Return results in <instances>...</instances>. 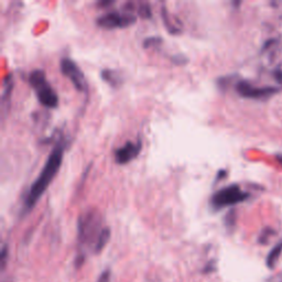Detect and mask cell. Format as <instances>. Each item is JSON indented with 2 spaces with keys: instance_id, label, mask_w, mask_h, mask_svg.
Segmentation results:
<instances>
[{
  "instance_id": "obj_16",
  "label": "cell",
  "mask_w": 282,
  "mask_h": 282,
  "mask_svg": "<svg viewBox=\"0 0 282 282\" xmlns=\"http://www.w3.org/2000/svg\"><path fill=\"white\" fill-rule=\"evenodd\" d=\"M171 61L173 64L177 65H185L188 63V57L183 54H175L171 57Z\"/></svg>"
},
{
  "instance_id": "obj_13",
  "label": "cell",
  "mask_w": 282,
  "mask_h": 282,
  "mask_svg": "<svg viewBox=\"0 0 282 282\" xmlns=\"http://www.w3.org/2000/svg\"><path fill=\"white\" fill-rule=\"evenodd\" d=\"M137 12L142 19H151L152 18V10L150 4L148 2H140L139 7L137 8Z\"/></svg>"
},
{
  "instance_id": "obj_21",
  "label": "cell",
  "mask_w": 282,
  "mask_h": 282,
  "mask_svg": "<svg viewBox=\"0 0 282 282\" xmlns=\"http://www.w3.org/2000/svg\"><path fill=\"white\" fill-rule=\"evenodd\" d=\"M227 175V171L226 170H221L220 172H218V174H217V179H216V181H218V180H221V179H224L225 177Z\"/></svg>"
},
{
  "instance_id": "obj_22",
  "label": "cell",
  "mask_w": 282,
  "mask_h": 282,
  "mask_svg": "<svg viewBox=\"0 0 282 282\" xmlns=\"http://www.w3.org/2000/svg\"><path fill=\"white\" fill-rule=\"evenodd\" d=\"M277 160H278L282 164V154H279V156H277Z\"/></svg>"
},
{
  "instance_id": "obj_3",
  "label": "cell",
  "mask_w": 282,
  "mask_h": 282,
  "mask_svg": "<svg viewBox=\"0 0 282 282\" xmlns=\"http://www.w3.org/2000/svg\"><path fill=\"white\" fill-rule=\"evenodd\" d=\"M29 83L33 87L36 98L42 106L46 108H56L58 105V96L55 90L47 82L44 71L33 70L29 75Z\"/></svg>"
},
{
  "instance_id": "obj_17",
  "label": "cell",
  "mask_w": 282,
  "mask_h": 282,
  "mask_svg": "<svg viewBox=\"0 0 282 282\" xmlns=\"http://www.w3.org/2000/svg\"><path fill=\"white\" fill-rule=\"evenodd\" d=\"M271 235H274V231L270 230V228H267V230H265L262 235H260L259 242L262 244H266L268 242V237H270Z\"/></svg>"
},
{
  "instance_id": "obj_14",
  "label": "cell",
  "mask_w": 282,
  "mask_h": 282,
  "mask_svg": "<svg viewBox=\"0 0 282 282\" xmlns=\"http://www.w3.org/2000/svg\"><path fill=\"white\" fill-rule=\"evenodd\" d=\"M236 218H237L236 211L234 210V209L230 210V212H228L227 214L225 215V217H224V223H225L226 227L227 228H233L234 226H235Z\"/></svg>"
},
{
  "instance_id": "obj_19",
  "label": "cell",
  "mask_w": 282,
  "mask_h": 282,
  "mask_svg": "<svg viewBox=\"0 0 282 282\" xmlns=\"http://www.w3.org/2000/svg\"><path fill=\"white\" fill-rule=\"evenodd\" d=\"M7 254H8V248H7L6 245H3L2 249H1V264H2V268H4V265H6Z\"/></svg>"
},
{
  "instance_id": "obj_11",
  "label": "cell",
  "mask_w": 282,
  "mask_h": 282,
  "mask_svg": "<svg viewBox=\"0 0 282 282\" xmlns=\"http://www.w3.org/2000/svg\"><path fill=\"white\" fill-rule=\"evenodd\" d=\"M281 254H282V242L277 244L276 246L271 249V252L267 256V260H266V263H267L268 268L274 269L276 267V264L278 263Z\"/></svg>"
},
{
  "instance_id": "obj_1",
  "label": "cell",
  "mask_w": 282,
  "mask_h": 282,
  "mask_svg": "<svg viewBox=\"0 0 282 282\" xmlns=\"http://www.w3.org/2000/svg\"><path fill=\"white\" fill-rule=\"evenodd\" d=\"M65 150V141L62 139L58 140L53 150L51 151L49 158L44 164L43 169H42L41 173L39 174L38 179H36L32 185L30 186L28 193L25 195V199L23 201V209H22V215L28 214V213L33 209L35 204L38 203V201L41 199V196L49 188V185L55 178L56 173L60 170V167L63 161V154Z\"/></svg>"
},
{
  "instance_id": "obj_7",
  "label": "cell",
  "mask_w": 282,
  "mask_h": 282,
  "mask_svg": "<svg viewBox=\"0 0 282 282\" xmlns=\"http://www.w3.org/2000/svg\"><path fill=\"white\" fill-rule=\"evenodd\" d=\"M236 92L245 98H253V99H260L269 97L271 95L278 92L277 87L266 86V87H255L247 81H239L236 84Z\"/></svg>"
},
{
  "instance_id": "obj_2",
  "label": "cell",
  "mask_w": 282,
  "mask_h": 282,
  "mask_svg": "<svg viewBox=\"0 0 282 282\" xmlns=\"http://www.w3.org/2000/svg\"><path fill=\"white\" fill-rule=\"evenodd\" d=\"M100 225H102V220H100L99 213L96 211H89L78 218V241L82 247H93L94 250L97 239L103 231Z\"/></svg>"
},
{
  "instance_id": "obj_20",
  "label": "cell",
  "mask_w": 282,
  "mask_h": 282,
  "mask_svg": "<svg viewBox=\"0 0 282 282\" xmlns=\"http://www.w3.org/2000/svg\"><path fill=\"white\" fill-rule=\"evenodd\" d=\"M114 3L113 0H103V1H99L97 3V6L100 8H106V7H109L111 4Z\"/></svg>"
},
{
  "instance_id": "obj_10",
  "label": "cell",
  "mask_w": 282,
  "mask_h": 282,
  "mask_svg": "<svg viewBox=\"0 0 282 282\" xmlns=\"http://www.w3.org/2000/svg\"><path fill=\"white\" fill-rule=\"evenodd\" d=\"M161 17L164 25H166L167 30L171 34H179L182 32V26H180L178 24H175L172 22L171 20V14L168 11V9L166 6H163L161 9Z\"/></svg>"
},
{
  "instance_id": "obj_12",
  "label": "cell",
  "mask_w": 282,
  "mask_h": 282,
  "mask_svg": "<svg viewBox=\"0 0 282 282\" xmlns=\"http://www.w3.org/2000/svg\"><path fill=\"white\" fill-rule=\"evenodd\" d=\"M109 238H110V230L108 227H105L103 228L102 233H100V235L97 239V243L95 245V248H94V253L95 254H99L102 250L106 247V245L109 242Z\"/></svg>"
},
{
  "instance_id": "obj_5",
  "label": "cell",
  "mask_w": 282,
  "mask_h": 282,
  "mask_svg": "<svg viewBox=\"0 0 282 282\" xmlns=\"http://www.w3.org/2000/svg\"><path fill=\"white\" fill-rule=\"evenodd\" d=\"M137 18L135 14L129 12H119V11H109L106 12L96 19V24L99 28L113 30L127 28L131 24L136 23Z\"/></svg>"
},
{
  "instance_id": "obj_18",
  "label": "cell",
  "mask_w": 282,
  "mask_h": 282,
  "mask_svg": "<svg viewBox=\"0 0 282 282\" xmlns=\"http://www.w3.org/2000/svg\"><path fill=\"white\" fill-rule=\"evenodd\" d=\"M109 278H110V271L108 269H106L104 273L99 276L97 282H108Z\"/></svg>"
},
{
  "instance_id": "obj_9",
  "label": "cell",
  "mask_w": 282,
  "mask_h": 282,
  "mask_svg": "<svg viewBox=\"0 0 282 282\" xmlns=\"http://www.w3.org/2000/svg\"><path fill=\"white\" fill-rule=\"evenodd\" d=\"M100 76L106 83L114 88L120 87L122 82H124L121 74L117 70H111V68H104L102 73H100Z\"/></svg>"
},
{
  "instance_id": "obj_4",
  "label": "cell",
  "mask_w": 282,
  "mask_h": 282,
  "mask_svg": "<svg viewBox=\"0 0 282 282\" xmlns=\"http://www.w3.org/2000/svg\"><path fill=\"white\" fill-rule=\"evenodd\" d=\"M249 198V193L245 192L237 184L225 186L212 195L211 206L214 211H220L227 206H232L246 201Z\"/></svg>"
},
{
  "instance_id": "obj_6",
  "label": "cell",
  "mask_w": 282,
  "mask_h": 282,
  "mask_svg": "<svg viewBox=\"0 0 282 282\" xmlns=\"http://www.w3.org/2000/svg\"><path fill=\"white\" fill-rule=\"evenodd\" d=\"M60 67L63 75L70 79L78 92H86L87 83L84 73L71 57H63L60 62Z\"/></svg>"
},
{
  "instance_id": "obj_8",
  "label": "cell",
  "mask_w": 282,
  "mask_h": 282,
  "mask_svg": "<svg viewBox=\"0 0 282 282\" xmlns=\"http://www.w3.org/2000/svg\"><path fill=\"white\" fill-rule=\"evenodd\" d=\"M142 143L138 141L137 143L132 141H127L124 146L115 150V161L118 164H127L139 156L141 151Z\"/></svg>"
},
{
  "instance_id": "obj_15",
  "label": "cell",
  "mask_w": 282,
  "mask_h": 282,
  "mask_svg": "<svg viewBox=\"0 0 282 282\" xmlns=\"http://www.w3.org/2000/svg\"><path fill=\"white\" fill-rule=\"evenodd\" d=\"M162 43V39L160 36H148L142 42V45L145 49H149V47H152V46H156Z\"/></svg>"
}]
</instances>
